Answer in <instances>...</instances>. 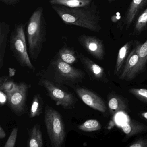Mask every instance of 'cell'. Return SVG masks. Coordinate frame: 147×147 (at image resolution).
Listing matches in <instances>:
<instances>
[{
	"label": "cell",
	"instance_id": "1",
	"mask_svg": "<svg viewBox=\"0 0 147 147\" xmlns=\"http://www.w3.org/2000/svg\"><path fill=\"white\" fill-rule=\"evenodd\" d=\"M51 7L65 24L93 32H99L101 30L100 18L94 2L89 6L83 7L70 8L57 5H52Z\"/></svg>",
	"mask_w": 147,
	"mask_h": 147
},
{
	"label": "cell",
	"instance_id": "2",
	"mask_svg": "<svg viewBox=\"0 0 147 147\" xmlns=\"http://www.w3.org/2000/svg\"><path fill=\"white\" fill-rule=\"evenodd\" d=\"M36 76L53 83L72 88L83 81L86 74L81 69L55 56L49 65L36 74Z\"/></svg>",
	"mask_w": 147,
	"mask_h": 147
},
{
	"label": "cell",
	"instance_id": "3",
	"mask_svg": "<svg viewBox=\"0 0 147 147\" xmlns=\"http://www.w3.org/2000/svg\"><path fill=\"white\" fill-rule=\"evenodd\" d=\"M47 27L43 8L38 7L28 21L27 28L28 52L32 60H36L46 42Z\"/></svg>",
	"mask_w": 147,
	"mask_h": 147
},
{
	"label": "cell",
	"instance_id": "4",
	"mask_svg": "<svg viewBox=\"0 0 147 147\" xmlns=\"http://www.w3.org/2000/svg\"><path fill=\"white\" fill-rule=\"evenodd\" d=\"M44 122L52 147H61L66 137V131L61 115L53 107L46 105Z\"/></svg>",
	"mask_w": 147,
	"mask_h": 147
},
{
	"label": "cell",
	"instance_id": "5",
	"mask_svg": "<svg viewBox=\"0 0 147 147\" xmlns=\"http://www.w3.org/2000/svg\"><path fill=\"white\" fill-rule=\"evenodd\" d=\"M24 28L25 25L23 24H18L15 26L10 37V49L20 66L34 72L36 68L28 54Z\"/></svg>",
	"mask_w": 147,
	"mask_h": 147
},
{
	"label": "cell",
	"instance_id": "6",
	"mask_svg": "<svg viewBox=\"0 0 147 147\" xmlns=\"http://www.w3.org/2000/svg\"><path fill=\"white\" fill-rule=\"evenodd\" d=\"M38 84L43 88L48 96L56 105L60 106L67 110L75 108L78 100L74 93L63 88V86L41 78H39Z\"/></svg>",
	"mask_w": 147,
	"mask_h": 147
},
{
	"label": "cell",
	"instance_id": "7",
	"mask_svg": "<svg viewBox=\"0 0 147 147\" xmlns=\"http://www.w3.org/2000/svg\"><path fill=\"white\" fill-rule=\"evenodd\" d=\"M31 87L30 84L22 82L17 83L13 91L7 94L8 107L17 116L21 117L27 113V95Z\"/></svg>",
	"mask_w": 147,
	"mask_h": 147
},
{
	"label": "cell",
	"instance_id": "8",
	"mask_svg": "<svg viewBox=\"0 0 147 147\" xmlns=\"http://www.w3.org/2000/svg\"><path fill=\"white\" fill-rule=\"evenodd\" d=\"M80 44L92 56L100 61L105 57V47L103 41L94 36L82 35L77 37Z\"/></svg>",
	"mask_w": 147,
	"mask_h": 147
},
{
	"label": "cell",
	"instance_id": "9",
	"mask_svg": "<svg viewBox=\"0 0 147 147\" xmlns=\"http://www.w3.org/2000/svg\"><path fill=\"white\" fill-rule=\"evenodd\" d=\"M77 85L74 86L71 88L74 89L83 103L94 110L102 113L106 112L107 107L105 102L99 96L86 88Z\"/></svg>",
	"mask_w": 147,
	"mask_h": 147
},
{
	"label": "cell",
	"instance_id": "10",
	"mask_svg": "<svg viewBox=\"0 0 147 147\" xmlns=\"http://www.w3.org/2000/svg\"><path fill=\"white\" fill-rule=\"evenodd\" d=\"M140 57L138 55L137 47L135 45L130 52L123 67L119 75V79L127 81L135 79L138 73Z\"/></svg>",
	"mask_w": 147,
	"mask_h": 147
},
{
	"label": "cell",
	"instance_id": "11",
	"mask_svg": "<svg viewBox=\"0 0 147 147\" xmlns=\"http://www.w3.org/2000/svg\"><path fill=\"white\" fill-rule=\"evenodd\" d=\"M78 56L79 61L90 78L101 83L108 82L109 80L103 67L86 56L82 52H78Z\"/></svg>",
	"mask_w": 147,
	"mask_h": 147
},
{
	"label": "cell",
	"instance_id": "12",
	"mask_svg": "<svg viewBox=\"0 0 147 147\" xmlns=\"http://www.w3.org/2000/svg\"><path fill=\"white\" fill-rule=\"evenodd\" d=\"M55 57L72 66L77 63L79 60L78 52L75 50L74 48L66 44L64 45L57 52Z\"/></svg>",
	"mask_w": 147,
	"mask_h": 147
},
{
	"label": "cell",
	"instance_id": "13",
	"mask_svg": "<svg viewBox=\"0 0 147 147\" xmlns=\"http://www.w3.org/2000/svg\"><path fill=\"white\" fill-rule=\"evenodd\" d=\"M147 5V0H132L125 14V22L127 28L132 24L140 11Z\"/></svg>",
	"mask_w": 147,
	"mask_h": 147
},
{
	"label": "cell",
	"instance_id": "14",
	"mask_svg": "<svg viewBox=\"0 0 147 147\" xmlns=\"http://www.w3.org/2000/svg\"><path fill=\"white\" fill-rule=\"evenodd\" d=\"M29 138L27 146L29 147H42L43 139L41 127L39 124H36L32 128L28 129Z\"/></svg>",
	"mask_w": 147,
	"mask_h": 147
},
{
	"label": "cell",
	"instance_id": "15",
	"mask_svg": "<svg viewBox=\"0 0 147 147\" xmlns=\"http://www.w3.org/2000/svg\"><path fill=\"white\" fill-rule=\"evenodd\" d=\"M10 32L9 25L4 22L0 23V69L4 65V58L7 38Z\"/></svg>",
	"mask_w": 147,
	"mask_h": 147
},
{
	"label": "cell",
	"instance_id": "16",
	"mask_svg": "<svg viewBox=\"0 0 147 147\" xmlns=\"http://www.w3.org/2000/svg\"><path fill=\"white\" fill-rule=\"evenodd\" d=\"M121 127L124 133L129 137L147 131V125L134 120L123 124Z\"/></svg>",
	"mask_w": 147,
	"mask_h": 147
},
{
	"label": "cell",
	"instance_id": "17",
	"mask_svg": "<svg viewBox=\"0 0 147 147\" xmlns=\"http://www.w3.org/2000/svg\"><path fill=\"white\" fill-rule=\"evenodd\" d=\"M131 42H128L122 46L119 51L117 61L114 69V74L118 76L120 74L130 53Z\"/></svg>",
	"mask_w": 147,
	"mask_h": 147
},
{
	"label": "cell",
	"instance_id": "18",
	"mask_svg": "<svg viewBox=\"0 0 147 147\" xmlns=\"http://www.w3.org/2000/svg\"><path fill=\"white\" fill-rule=\"evenodd\" d=\"M51 5L63 6L70 8L89 6L93 3V0H49Z\"/></svg>",
	"mask_w": 147,
	"mask_h": 147
},
{
	"label": "cell",
	"instance_id": "19",
	"mask_svg": "<svg viewBox=\"0 0 147 147\" xmlns=\"http://www.w3.org/2000/svg\"><path fill=\"white\" fill-rule=\"evenodd\" d=\"M108 106L109 111L114 114L118 112L124 111L127 109V106L124 101L119 96L111 95L108 99Z\"/></svg>",
	"mask_w": 147,
	"mask_h": 147
},
{
	"label": "cell",
	"instance_id": "20",
	"mask_svg": "<svg viewBox=\"0 0 147 147\" xmlns=\"http://www.w3.org/2000/svg\"><path fill=\"white\" fill-rule=\"evenodd\" d=\"M44 101L39 93L34 94L29 112V117L32 119L40 116L42 113Z\"/></svg>",
	"mask_w": 147,
	"mask_h": 147
},
{
	"label": "cell",
	"instance_id": "21",
	"mask_svg": "<svg viewBox=\"0 0 147 147\" xmlns=\"http://www.w3.org/2000/svg\"><path fill=\"white\" fill-rule=\"evenodd\" d=\"M138 55L140 57V62L138 67V73L140 74L145 69L147 63V40L142 44L139 42H136Z\"/></svg>",
	"mask_w": 147,
	"mask_h": 147
},
{
	"label": "cell",
	"instance_id": "22",
	"mask_svg": "<svg viewBox=\"0 0 147 147\" xmlns=\"http://www.w3.org/2000/svg\"><path fill=\"white\" fill-rule=\"evenodd\" d=\"M78 128L80 130L84 132H93L101 129V125L98 120L90 119L78 125Z\"/></svg>",
	"mask_w": 147,
	"mask_h": 147
},
{
	"label": "cell",
	"instance_id": "23",
	"mask_svg": "<svg viewBox=\"0 0 147 147\" xmlns=\"http://www.w3.org/2000/svg\"><path fill=\"white\" fill-rule=\"evenodd\" d=\"M17 83L7 76H3L0 77V91L5 92L6 94L11 92L17 86Z\"/></svg>",
	"mask_w": 147,
	"mask_h": 147
},
{
	"label": "cell",
	"instance_id": "24",
	"mask_svg": "<svg viewBox=\"0 0 147 147\" xmlns=\"http://www.w3.org/2000/svg\"><path fill=\"white\" fill-rule=\"evenodd\" d=\"M147 26V8L138 17L135 24L134 32L139 34L146 30Z\"/></svg>",
	"mask_w": 147,
	"mask_h": 147
},
{
	"label": "cell",
	"instance_id": "25",
	"mask_svg": "<svg viewBox=\"0 0 147 147\" xmlns=\"http://www.w3.org/2000/svg\"><path fill=\"white\" fill-rule=\"evenodd\" d=\"M129 92L141 101L147 103V89L145 88H131Z\"/></svg>",
	"mask_w": 147,
	"mask_h": 147
},
{
	"label": "cell",
	"instance_id": "26",
	"mask_svg": "<svg viewBox=\"0 0 147 147\" xmlns=\"http://www.w3.org/2000/svg\"><path fill=\"white\" fill-rule=\"evenodd\" d=\"M18 128L15 127L12 131L9 138L4 145V147H14L16 144L18 134Z\"/></svg>",
	"mask_w": 147,
	"mask_h": 147
},
{
	"label": "cell",
	"instance_id": "27",
	"mask_svg": "<svg viewBox=\"0 0 147 147\" xmlns=\"http://www.w3.org/2000/svg\"><path fill=\"white\" fill-rule=\"evenodd\" d=\"M129 147H147V138H140L129 145Z\"/></svg>",
	"mask_w": 147,
	"mask_h": 147
},
{
	"label": "cell",
	"instance_id": "28",
	"mask_svg": "<svg viewBox=\"0 0 147 147\" xmlns=\"http://www.w3.org/2000/svg\"><path fill=\"white\" fill-rule=\"evenodd\" d=\"M7 97L6 94L2 91H0V104L1 106L7 103Z\"/></svg>",
	"mask_w": 147,
	"mask_h": 147
},
{
	"label": "cell",
	"instance_id": "29",
	"mask_svg": "<svg viewBox=\"0 0 147 147\" xmlns=\"http://www.w3.org/2000/svg\"><path fill=\"white\" fill-rule=\"evenodd\" d=\"M1 2L7 5L14 6L19 2L21 1V0H0Z\"/></svg>",
	"mask_w": 147,
	"mask_h": 147
},
{
	"label": "cell",
	"instance_id": "30",
	"mask_svg": "<svg viewBox=\"0 0 147 147\" xmlns=\"http://www.w3.org/2000/svg\"><path fill=\"white\" fill-rule=\"evenodd\" d=\"M121 18V15L119 14V13H118L117 15H114L112 16L111 18V20L113 23H117Z\"/></svg>",
	"mask_w": 147,
	"mask_h": 147
},
{
	"label": "cell",
	"instance_id": "31",
	"mask_svg": "<svg viewBox=\"0 0 147 147\" xmlns=\"http://www.w3.org/2000/svg\"><path fill=\"white\" fill-rule=\"evenodd\" d=\"M6 136V133L2 128V126L0 125V139H2L5 138Z\"/></svg>",
	"mask_w": 147,
	"mask_h": 147
},
{
	"label": "cell",
	"instance_id": "32",
	"mask_svg": "<svg viewBox=\"0 0 147 147\" xmlns=\"http://www.w3.org/2000/svg\"><path fill=\"white\" fill-rule=\"evenodd\" d=\"M141 117H142L144 120H146L147 122V112H143L141 113Z\"/></svg>",
	"mask_w": 147,
	"mask_h": 147
},
{
	"label": "cell",
	"instance_id": "33",
	"mask_svg": "<svg viewBox=\"0 0 147 147\" xmlns=\"http://www.w3.org/2000/svg\"><path fill=\"white\" fill-rule=\"evenodd\" d=\"M113 1H114V0H108V2L109 3H111Z\"/></svg>",
	"mask_w": 147,
	"mask_h": 147
}]
</instances>
